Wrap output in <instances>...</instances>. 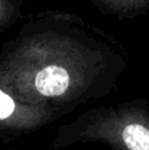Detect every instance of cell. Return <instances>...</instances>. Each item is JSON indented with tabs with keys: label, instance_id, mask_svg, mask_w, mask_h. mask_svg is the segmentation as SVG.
Listing matches in <instances>:
<instances>
[{
	"label": "cell",
	"instance_id": "277c9868",
	"mask_svg": "<svg viewBox=\"0 0 149 150\" xmlns=\"http://www.w3.org/2000/svg\"><path fill=\"white\" fill-rule=\"evenodd\" d=\"M98 11L119 20H131L149 12V0H87Z\"/></svg>",
	"mask_w": 149,
	"mask_h": 150
},
{
	"label": "cell",
	"instance_id": "6da1fadb",
	"mask_svg": "<svg viewBox=\"0 0 149 150\" xmlns=\"http://www.w3.org/2000/svg\"><path fill=\"white\" fill-rule=\"evenodd\" d=\"M127 67L124 49L112 36L61 9L23 16L17 33L0 47V87L65 116L111 95Z\"/></svg>",
	"mask_w": 149,
	"mask_h": 150
},
{
	"label": "cell",
	"instance_id": "5b68a950",
	"mask_svg": "<svg viewBox=\"0 0 149 150\" xmlns=\"http://www.w3.org/2000/svg\"><path fill=\"white\" fill-rule=\"evenodd\" d=\"M24 3L25 0H0V34L23 17Z\"/></svg>",
	"mask_w": 149,
	"mask_h": 150
},
{
	"label": "cell",
	"instance_id": "3957f363",
	"mask_svg": "<svg viewBox=\"0 0 149 150\" xmlns=\"http://www.w3.org/2000/svg\"><path fill=\"white\" fill-rule=\"evenodd\" d=\"M65 116L46 107L26 104L0 87V142L9 144Z\"/></svg>",
	"mask_w": 149,
	"mask_h": 150
},
{
	"label": "cell",
	"instance_id": "7a4b0ae2",
	"mask_svg": "<svg viewBox=\"0 0 149 150\" xmlns=\"http://www.w3.org/2000/svg\"><path fill=\"white\" fill-rule=\"evenodd\" d=\"M96 142L111 150H149V103L145 99L90 108L55 130L49 148Z\"/></svg>",
	"mask_w": 149,
	"mask_h": 150
}]
</instances>
